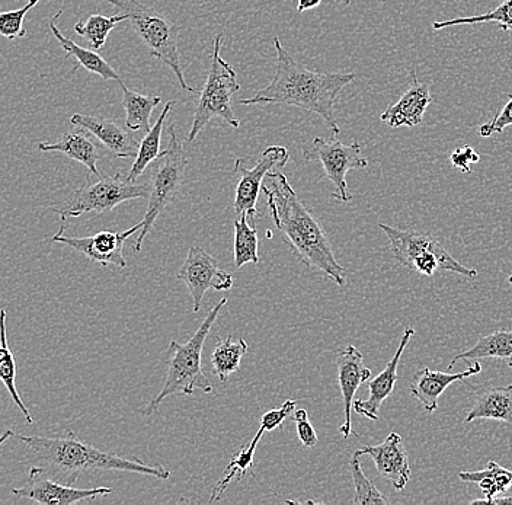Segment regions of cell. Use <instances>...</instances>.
Listing matches in <instances>:
<instances>
[{
    "label": "cell",
    "instance_id": "cb8c5ba5",
    "mask_svg": "<svg viewBox=\"0 0 512 505\" xmlns=\"http://www.w3.org/2000/svg\"><path fill=\"white\" fill-rule=\"evenodd\" d=\"M459 478L464 482L479 485L485 498L472 501L470 504H491L498 495L505 494L512 487V471L502 468L496 462H489L483 471H463Z\"/></svg>",
    "mask_w": 512,
    "mask_h": 505
},
{
    "label": "cell",
    "instance_id": "f35d334b",
    "mask_svg": "<svg viewBox=\"0 0 512 505\" xmlns=\"http://www.w3.org/2000/svg\"><path fill=\"white\" fill-rule=\"evenodd\" d=\"M491 505H512V495H504V497H496L492 500Z\"/></svg>",
    "mask_w": 512,
    "mask_h": 505
},
{
    "label": "cell",
    "instance_id": "83f0119b",
    "mask_svg": "<svg viewBox=\"0 0 512 505\" xmlns=\"http://www.w3.org/2000/svg\"><path fill=\"white\" fill-rule=\"evenodd\" d=\"M120 83L123 89V107L126 110V126L128 130L140 131V133H149L152 126H150V117L153 111L158 107L162 98L160 97H147V95H140L137 92L131 91L123 81Z\"/></svg>",
    "mask_w": 512,
    "mask_h": 505
},
{
    "label": "cell",
    "instance_id": "1f68e13d",
    "mask_svg": "<svg viewBox=\"0 0 512 505\" xmlns=\"http://www.w3.org/2000/svg\"><path fill=\"white\" fill-rule=\"evenodd\" d=\"M360 456V452L355 450V452L352 453L350 460V471L355 489L354 500H352V504H389V500H387L386 497H383L382 492L374 487L373 482H371L370 479L364 475L363 469H361Z\"/></svg>",
    "mask_w": 512,
    "mask_h": 505
},
{
    "label": "cell",
    "instance_id": "484cf974",
    "mask_svg": "<svg viewBox=\"0 0 512 505\" xmlns=\"http://www.w3.org/2000/svg\"><path fill=\"white\" fill-rule=\"evenodd\" d=\"M175 105L176 101H169L149 133L144 134L142 142H140L139 155L134 159V163L131 165L130 171H128V180H139L143 172L146 171L147 166L152 165L159 158L160 153H162L160 152V143H162L163 124H165L168 114L171 113Z\"/></svg>",
    "mask_w": 512,
    "mask_h": 505
},
{
    "label": "cell",
    "instance_id": "e0dca14e",
    "mask_svg": "<svg viewBox=\"0 0 512 505\" xmlns=\"http://www.w3.org/2000/svg\"><path fill=\"white\" fill-rule=\"evenodd\" d=\"M414 335L415 329H405L395 356L387 363L383 372L368 383V391H370L368 399H366V401H363V399H355L354 411L357 412L358 415L366 417L371 421H379L380 407H382L383 402L395 391L396 382H398L399 379L398 369L400 359H402L403 351H405V348L411 343V338L414 337Z\"/></svg>",
    "mask_w": 512,
    "mask_h": 505
},
{
    "label": "cell",
    "instance_id": "30bf717a",
    "mask_svg": "<svg viewBox=\"0 0 512 505\" xmlns=\"http://www.w3.org/2000/svg\"><path fill=\"white\" fill-rule=\"evenodd\" d=\"M290 155L283 146H270L262 152L261 158L254 168H246L242 159H236L233 172L238 175L239 182L236 185V196L233 201V210L236 217L248 216L252 226L256 225L259 213L256 209L259 193L262 191L265 178L274 168H283L287 165Z\"/></svg>",
    "mask_w": 512,
    "mask_h": 505
},
{
    "label": "cell",
    "instance_id": "4dcf8cb0",
    "mask_svg": "<svg viewBox=\"0 0 512 505\" xmlns=\"http://www.w3.org/2000/svg\"><path fill=\"white\" fill-rule=\"evenodd\" d=\"M128 17L124 12L114 15V17H104V15H92L88 21H79L75 25L76 34L82 35L88 41L92 50L98 51L107 43L108 35L117 27L120 22L127 21Z\"/></svg>",
    "mask_w": 512,
    "mask_h": 505
},
{
    "label": "cell",
    "instance_id": "7a4b0ae2",
    "mask_svg": "<svg viewBox=\"0 0 512 505\" xmlns=\"http://www.w3.org/2000/svg\"><path fill=\"white\" fill-rule=\"evenodd\" d=\"M277 69L267 88L255 97L240 99L239 105H291L322 117L332 137L341 133L335 117L339 92L355 79L354 73H318L299 65L284 49L280 38H274Z\"/></svg>",
    "mask_w": 512,
    "mask_h": 505
},
{
    "label": "cell",
    "instance_id": "4316f807",
    "mask_svg": "<svg viewBox=\"0 0 512 505\" xmlns=\"http://www.w3.org/2000/svg\"><path fill=\"white\" fill-rule=\"evenodd\" d=\"M0 318H2V331H0V340H2V348H0V379H2L3 385H5L6 391L11 395L12 401L15 402L16 407L24 415L25 420L28 424H34V418H32L30 409L22 401L21 395H19L18 388H16V360L14 351L9 347L8 343V328H6V310H0Z\"/></svg>",
    "mask_w": 512,
    "mask_h": 505
},
{
    "label": "cell",
    "instance_id": "5bb4252c",
    "mask_svg": "<svg viewBox=\"0 0 512 505\" xmlns=\"http://www.w3.org/2000/svg\"><path fill=\"white\" fill-rule=\"evenodd\" d=\"M338 366L339 388H341L342 398H344V424L341 425V431L344 439H350L352 434L351 412L354 408L355 393L360 388L361 383L368 382L371 377V370L364 364L363 353L354 345H348L344 351L339 353L336 359Z\"/></svg>",
    "mask_w": 512,
    "mask_h": 505
},
{
    "label": "cell",
    "instance_id": "52a82bcc",
    "mask_svg": "<svg viewBox=\"0 0 512 505\" xmlns=\"http://www.w3.org/2000/svg\"><path fill=\"white\" fill-rule=\"evenodd\" d=\"M168 149L160 153L158 159L152 163V175L149 182V204L142 220L143 228L139 238L134 244V252L142 251L144 239L147 238L155 226L156 220L163 210L174 203L176 196L184 184L185 171H187L188 158L175 124L168 129Z\"/></svg>",
    "mask_w": 512,
    "mask_h": 505
},
{
    "label": "cell",
    "instance_id": "9a60e30c",
    "mask_svg": "<svg viewBox=\"0 0 512 505\" xmlns=\"http://www.w3.org/2000/svg\"><path fill=\"white\" fill-rule=\"evenodd\" d=\"M360 455H368L376 463L377 472L387 481L392 482L396 489H403L411 478V465L405 444L398 433L387 436L377 446L361 447Z\"/></svg>",
    "mask_w": 512,
    "mask_h": 505
},
{
    "label": "cell",
    "instance_id": "ac0fdd59",
    "mask_svg": "<svg viewBox=\"0 0 512 505\" xmlns=\"http://www.w3.org/2000/svg\"><path fill=\"white\" fill-rule=\"evenodd\" d=\"M412 83L408 91L392 107L387 108L380 120L392 129L415 127L424 120L425 111L432 104L430 85L419 83L415 69H411Z\"/></svg>",
    "mask_w": 512,
    "mask_h": 505
},
{
    "label": "cell",
    "instance_id": "277c9868",
    "mask_svg": "<svg viewBox=\"0 0 512 505\" xmlns=\"http://www.w3.org/2000/svg\"><path fill=\"white\" fill-rule=\"evenodd\" d=\"M227 305V299L220 300L210 312L207 313L200 328L192 335L188 343L181 344L178 341H171L165 354L166 379L162 389L153 401L149 402L143 409V417L158 412L160 405L166 398L172 395H194L195 392H213L210 380L203 372V350L204 344L211 328L216 324L220 312Z\"/></svg>",
    "mask_w": 512,
    "mask_h": 505
},
{
    "label": "cell",
    "instance_id": "603a6c76",
    "mask_svg": "<svg viewBox=\"0 0 512 505\" xmlns=\"http://www.w3.org/2000/svg\"><path fill=\"white\" fill-rule=\"evenodd\" d=\"M496 359L504 361L512 369V331H495L480 338L470 350L457 354L448 364V372L457 361Z\"/></svg>",
    "mask_w": 512,
    "mask_h": 505
},
{
    "label": "cell",
    "instance_id": "7402d4cb",
    "mask_svg": "<svg viewBox=\"0 0 512 505\" xmlns=\"http://www.w3.org/2000/svg\"><path fill=\"white\" fill-rule=\"evenodd\" d=\"M476 420L501 421L512 427V385L480 392L467 412L464 423L469 424Z\"/></svg>",
    "mask_w": 512,
    "mask_h": 505
},
{
    "label": "cell",
    "instance_id": "3957f363",
    "mask_svg": "<svg viewBox=\"0 0 512 505\" xmlns=\"http://www.w3.org/2000/svg\"><path fill=\"white\" fill-rule=\"evenodd\" d=\"M31 453L32 459L47 469L57 481L66 485L75 484L79 476L92 471H123L140 473L168 481L171 471L163 466H150L140 460L126 459L112 453L102 452L98 447L80 441L73 431L64 436L41 437L15 434Z\"/></svg>",
    "mask_w": 512,
    "mask_h": 505
},
{
    "label": "cell",
    "instance_id": "d4e9b609",
    "mask_svg": "<svg viewBox=\"0 0 512 505\" xmlns=\"http://www.w3.org/2000/svg\"><path fill=\"white\" fill-rule=\"evenodd\" d=\"M265 433H268L267 427H265L264 424H259L258 433L255 434L251 443L242 446V449L232 457L229 466L226 468V472H224L220 481L217 482L216 487L211 491L210 503L219 501L224 491L229 488V485L232 484L233 481H242L243 476L251 471L252 465H254L256 447H258V443Z\"/></svg>",
    "mask_w": 512,
    "mask_h": 505
},
{
    "label": "cell",
    "instance_id": "e575fe53",
    "mask_svg": "<svg viewBox=\"0 0 512 505\" xmlns=\"http://www.w3.org/2000/svg\"><path fill=\"white\" fill-rule=\"evenodd\" d=\"M508 102L489 123L482 124L479 134L482 137H491L494 133H502L508 126H512V95H508Z\"/></svg>",
    "mask_w": 512,
    "mask_h": 505
},
{
    "label": "cell",
    "instance_id": "ab89813d",
    "mask_svg": "<svg viewBox=\"0 0 512 505\" xmlns=\"http://www.w3.org/2000/svg\"><path fill=\"white\" fill-rule=\"evenodd\" d=\"M351 0H345V5H350Z\"/></svg>",
    "mask_w": 512,
    "mask_h": 505
},
{
    "label": "cell",
    "instance_id": "8992f818",
    "mask_svg": "<svg viewBox=\"0 0 512 505\" xmlns=\"http://www.w3.org/2000/svg\"><path fill=\"white\" fill-rule=\"evenodd\" d=\"M222 46L223 35L217 34L214 38L210 72L201 89L191 130L187 134L188 143L194 142L201 130L216 117L222 118L233 129H239L240 121L233 113L232 98L240 91V83L233 67L223 59Z\"/></svg>",
    "mask_w": 512,
    "mask_h": 505
},
{
    "label": "cell",
    "instance_id": "7c38bea8",
    "mask_svg": "<svg viewBox=\"0 0 512 505\" xmlns=\"http://www.w3.org/2000/svg\"><path fill=\"white\" fill-rule=\"evenodd\" d=\"M111 488L80 489L57 482L43 466H32L24 487L12 489V495L44 505H73L94 501L111 494Z\"/></svg>",
    "mask_w": 512,
    "mask_h": 505
},
{
    "label": "cell",
    "instance_id": "ba28073f",
    "mask_svg": "<svg viewBox=\"0 0 512 505\" xmlns=\"http://www.w3.org/2000/svg\"><path fill=\"white\" fill-rule=\"evenodd\" d=\"M149 197V187L137 181L128 180L127 175L115 174L98 175L92 180L89 172L85 185L73 191L72 196L59 207H50L51 212L57 213L66 222V219L80 217L83 214L110 213L121 203L134 198Z\"/></svg>",
    "mask_w": 512,
    "mask_h": 505
},
{
    "label": "cell",
    "instance_id": "5b68a950",
    "mask_svg": "<svg viewBox=\"0 0 512 505\" xmlns=\"http://www.w3.org/2000/svg\"><path fill=\"white\" fill-rule=\"evenodd\" d=\"M104 2L111 3L112 6L127 15L131 27L149 47L152 57L158 59L175 73L176 79L184 91L191 92V94L197 92L185 81L178 46L179 33H181L179 25L160 14L156 9L143 5L139 0H104Z\"/></svg>",
    "mask_w": 512,
    "mask_h": 505
},
{
    "label": "cell",
    "instance_id": "9c48e42d",
    "mask_svg": "<svg viewBox=\"0 0 512 505\" xmlns=\"http://www.w3.org/2000/svg\"><path fill=\"white\" fill-rule=\"evenodd\" d=\"M303 158L307 162L322 163L326 178L334 184L332 197L342 203H350L352 194L348 190L347 174L351 169H366L368 161L358 142L351 145L332 137L331 140L316 137L309 146L303 147Z\"/></svg>",
    "mask_w": 512,
    "mask_h": 505
},
{
    "label": "cell",
    "instance_id": "8d00e7d4",
    "mask_svg": "<svg viewBox=\"0 0 512 505\" xmlns=\"http://www.w3.org/2000/svg\"><path fill=\"white\" fill-rule=\"evenodd\" d=\"M480 156L470 146H462L454 150L450 156L451 165L462 172H472L473 163H478Z\"/></svg>",
    "mask_w": 512,
    "mask_h": 505
},
{
    "label": "cell",
    "instance_id": "836d02e7",
    "mask_svg": "<svg viewBox=\"0 0 512 505\" xmlns=\"http://www.w3.org/2000/svg\"><path fill=\"white\" fill-rule=\"evenodd\" d=\"M40 2L41 0H28L24 8L0 14V34L8 40H21L27 37V30L24 27L25 17Z\"/></svg>",
    "mask_w": 512,
    "mask_h": 505
},
{
    "label": "cell",
    "instance_id": "44dd1931",
    "mask_svg": "<svg viewBox=\"0 0 512 505\" xmlns=\"http://www.w3.org/2000/svg\"><path fill=\"white\" fill-rule=\"evenodd\" d=\"M88 134V131L82 129L69 131V133L64 134L59 143H54V145L46 142L38 143V150H41V152H62L67 158L75 159V161L85 165L91 174L98 177L101 172L96 168V163L101 159V150L95 145V142H92Z\"/></svg>",
    "mask_w": 512,
    "mask_h": 505
},
{
    "label": "cell",
    "instance_id": "d6986e66",
    "mask_svg": "<svg viewBox=\"0 0 512 505\" xmlns=\"http://www.w3.org/2000/svg\"><path fill=\"white\" fill-rule=\"evenodd\" d=\"M480 372H482V366L479 361L470 364L469 369L464 372L454 373V375L450 372H435L430 367H422L412 379L411 395L421 402L425 411L432 414L438 409V399L451 383L478 375Z\"/></svg>",
    "mask_w": 512,
    "mask_h": 505
},
{
    "label": "cell",
    "instance_id": "74e56055",
    "mask_svg": "<svg viewBox=\"0 0 512 505\" xmlns=\"http://www.w3.org/2000/svg\"><path fill=\"white\" fill-rule=\"evenodd\" d=\"M320 2H322V0H299V5H297V11H299V14H302V12L318 8Z\"/></svg>",
    "mask_w": 512,
    "mask_h": 505
},
{
    "label": "cell",
    "instance_id": "6da1fadb",
    "mask_svg": "<svg viewBox=\"0 0 512 505\" xmlns=\"http://www.w3.org/2000/svg\"><path fill=\"white\" fill-rule=\"evenodd\" d=\"M272 220L297 260L325 274L338 286L347 284L345 268L336 261L331 242L312 212L297 197L281 172H270L262 185Z\"/></svg>",
    "mask_w": 512,
    "mask_h": 505
},
{
    "label": "cell",
    "instance_id": "f546056e",
    "mask_svg": "<svg viewBox=\"0 0 512 505\" xmlns=\"http://www.w3.org/2000/svg\"><path fill=\"white\" fill-rule=\"evenodd\" d=\"M258 230L251 225L248 216L235 219V267L242 268L246 264H258Z\"/></svg>",
    "mask_w": 512,
    "mask_h": 505
},
{
    "label": "cell",
    "instance_id": "ffe728a7",
    "mask_svg": "<svg viewBox=\"0 0 512 505\" xmlns=\"http://www.w3.org/2000/svg\"><path fill=\"white\" fill-rule=\"evenodd\" d=\"M62 14L63 11L60 9V11L51 18L50 30L54 37H56V40L59 41L62 49L66 51V59L73 57V59H76V62H78V66L73 69V73H75L79 67H83V69L88 70V72L101 76L104 81L121 82L120 73H118L101 54L96 53V50L83 49V47L78 46L75 41L64 37L62 31L59 30V25H57V21L62 17Z\"/></svg>",
    "mask_w": 512,
    "mask_h": 505
},
{
    "label": "cell",
    "instance_id": "4fadbf2b",
    "mask_svg": "<svg viewBox=\"0 0 512 505\" xmlns=\"http://www.w3.org/2000/svg\"><path fill=\"white\" fill-rule=\"evenodd\" d=\"M142 222L137 223L131 229L123 230V232H110V230H102L92 236L78 238V236L64 235V222L60 226L59 232L51 238V242H59V244L70 246L75 251L80 252L83 257L89 261L101 264L102 267L114 265L118 268H126L127 261L124 257V244L130 236L142 230Z\"/></svg>",
    "mask_w": 512,
    "mask_h": 505
},
{
    "label": "cell",
    "instance_id": "f1b7e54d",
    "mask_svg": "<svg viewBox=\"0 0 512 505\" xmlns=\"http://www.w3.org/2000/svg\"><path fill=\"white\" fill-rule=\"evenodd\" d=\"M248 351V344L245 340L235 341L232 335L226 340H217L216 347H214L213 354H211V366L213 372L219 377L220 382H227L233 373L238 372L240 361Z\"/></svg>",
    "mask_w": 512,
    "mask_h": 505
},
{
    "label": "cell",
    "instance_id": "8fae6325",
    "mask_svg": "<svg viewBox=\"0 0 512 505\" xmlns=\"http://www.w3.org/2000/svg\"><path fill=\"white\" fill-rule=\"evenodd\" d=\"M176 278L187 284L192 299V310L195 313L203 306L204 296L208 290L224 292L233 287L232 274L220 270L219 261L200 245L191 246Z\"/></svg>",
    "mask_w": 512,
    "mask_h": 505
},
{
    "label": "cell",
    "instance_id": "d590c367",
    "mask_svg": "<svg viewBox=\"0 0 512 505\" xmlns=\"http://www.w3.org/2000/svg\"><path fill=\"white\" fill-rule=\"evenodd\" d=\"M294 423H296L297 427V436H299V440L302 441L304 447L307 449H312L318 444V434H316L315 428H313L312 423H310L309 415H307L306 409H296V412L293 414Z\"/></svg>",
    "mask_w": 512,
    "mask_h": 505
},
{
    "label": "cell",
    "instance_id": "2e32d148",
    "mask_svg": "<svg viewBox=\"0 0 512 505\" xmlns=\"http://www.w3.org/2000/svg\"><path fill=\"white\" fill-rule=\"evenodd\" d=\"M70 123L79 129L88 131L117 158L136 159L139 155L140 143L137 142L136 137L111 118L75 114L70 117Z\"/></svg>",
    "mask_w": 512,
    "mask_h": 505
},
{
    "label": "cell",
    "instance_id": "d6a6232c",
    "mask_svg": "<svg viewBox=\"0 0 512 505\" xmlns=\"http://www.w3.org/2000/svg\"><path fill=\"white\" fill-rule=\"evenodd\" d=\"M485 22H496L501 30L512 33V0H505L494 11L486 12L479 17H463L450 19V21L434 22L432 28L435 31L444 28L457 27V25L485 24Z\"/></svg>",
    "mask_w": 512,
    "mask_h": 505
}]
</instances>
